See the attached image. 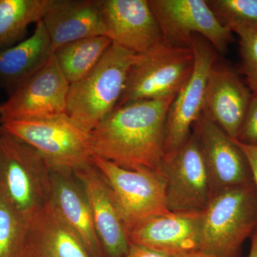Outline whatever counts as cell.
I'll return each instance as SVG.
<instances>
[{
	"mask_svg": "<svg viewBox=\"0 0 257 257\" xmlns=\"http://www.w3.org/2000/svg\"><path fill=\"white\" fill-rule=\"evenodd\" d=\"M176 95L115 108L90 133L93 155L126 170L163 172L166 118Z\"/></svg>",
	"mask_w": 257,
	"mask_h": 257,
	"instance_id": "cell-1",
	"label": "cell"
},
{
	"mask_svg": "<svg viewBox=\"0 0 257 257\" xmlns=\"http://www.w3.org/2000/svg\"><path fill=\"white\" fill-rule=\"evenodd\" d=\"M138 54L111 43L95 67L69 85L66 114L88 133L117 106Z\"/></svg>",
	"mask_w": 257,
	"mask_h": 257,
	"instance_id": "cell-2",
	"label": "cell"
},
{
	"mask_svg": "<svg viewBox=\"0 0 257 257\" xmlns=\"http://www.w3.org/2000/svg\"><path fill=\"white\" fill-rule=\"evenodd\" d=\"M52 167L33 147L0 130V189L27 224L51 200Z\"/></svg>",
	"mask_w": 257,
	"mask_h": 257,
	"instance_id": "cell-3",
	"label": "cell"
},
{
	"mask_svg": "<svg viewBox=\"0 0 257 257\" xmlns=\"http://www.w3.org/2000/svg\"><path fill=\"white\" fill-rule=\"evenodd\" d=\"M256 229L254 184L226 189L202 212L199 249L215 257H241L243 242Z\"/></svg>",
	"mask_w": 257,
	"mask_h": 257,
	"instance_id": "cell-4",
	"label": "cell"
},
{
	"mask_svg": "<svg viewBox=\"0 0 257 257\" xmlns=\"http://www.w3.org/2000/svg\"><path fill=\"white\" fill-rule=\"evenodd\" d=\"M194 67L192 47L176 46L163 40L139 55L116 107L131 101L176 95L190 77Z\"/></svg>",
	"mask_w": 257,
	"mask_h": 257,
	"instance_id": "cell-5",
	"label": "cell"
},
{
	"mask_svg": "<svg viewBox=\"0 0 257 257\" xmlns=\"http://www.w3.org/2000/svg\"><path fill=\"white\" fill-rule=\"evenodd\" d=\"M2 128L33 147L53 169L74 170L91 163L90 133L67 114L42 119L1 121Z\"/></svg>",
	"mask_w": 257,
	"mask_h": 257,
	"instance_id": "cell-6",
	"label": "cell"
},
{
	"mask_svg": "<svg viewBox=\"0 0 257 257\" xmlns=\"http://www.w3.org/2000/svg\"><path fill=\"white\" fill-rule=\"evenodd\" d=\"M91 162L111 186L128 234L147 218L170 212L163 172L126 170L94 155Z\"/></svg>",
	"mask_w": 257,
	"mask_h": 257,
	"instance_id": "cell-7",
	"label": "cell"
},
{
	"mask_svg": "<svg viewBox=\"0 0 257 257\" xmlns=\"http://www.w3.org/2000/svg\"><path fill=\"white\" fill-rule=\"evenodd\" d=\"M194 67L187 82L179 91L166 118L164 155L170 158L191 135V130L202 114L208 77L218 60V52L207 40L198 35L191 42Z\"/></svg>",
	"mask_w": 257,
	"mask_h": 257,
	"instance_id": "cell-8",
	"label": "cell"
},
{
	"mask_svg": "<svg viewBox=\"0 0 257 257\" xmlns=\"http://www.w3.org/2000/svg\"><path fill=\"white\" fill-rule=\"evenodd\" d=\"M164 40L179 47H191L192 37L207 40L223 55L233 41L232 32L216 18L204 0H149Z\"/></svg>",
	"mask_w": 257,
	"mask_h": 257,
	"instance_id": "cell-9",
	"label": "cell"
},
{
	"mask_svg": "<svg viewBox=\"0 0 257 257\" xmlns=\"http://www.w3.org/2000/svg\"><path fill=\"white\" fill-rule=\"evenodd\" d=\"M167 208L171 212L202 213L213 197L207 166L194 133L164 161Z\"/></svg>",
	"mask_w": 257,
	"mask_h": 257,
	"instance_id": "cell-10",
	"label": "cell"
},
{
	"mask_svg": "<svg viewBox=\"0 0 257 257\" xmlns=\"http://www.w3.org/2000/svg\"><path fill=\"white\" fill-rule=\"evenodd\" d=\"M70 84L52 55L43 67L20 84L0 103V120L42 119L65 114Z\"/></svg>",
	"mask_w": 257,
	"mask_h": 257,
	"instance_id": "cell-11",
	"label": "cell"
},
{
	"mask_svg": "<svg viewBox=\"0 0 257 257\" xmlns=\"http://www.w3.org/2000/svg\"><path fill=\"white\" fill-rule=\"evenodd\" d=\"M213 197L226 189L253 183L247 160L236 140L202 114L194 124Z\"/></svg>",
	"mask_w": 257,
	"mask_h": 257,
	"instance_id": "cell-12",
	"label": "cell"
},
{
	"mask_svg": "<svg viewBox=\"0 0 257 257\" xmlns=\"http://www.w3.org/2000/svg\"><path fill=\"white\" fill-rule=\"evenodd\" d=\"M73 172L87 197L104 256H126L128 231L109 182L92 162Z\"/></svg>",
	"mask_w": 257,
	"mask_h": 257,
	"instance_id": "cell-13",
	"label": "cell"
},
{
	"mask_svg": "<svg viewBox=\"0 0 257 257\" xmlns=\"http://www.w3.org/2000/svg\"><path fill=\"white\" fill-rule=\"evenodd\" d=\"M106 36L113 43L138 55L164 40L147 0H99Z\"/></svg>",
	"mask_w": 257,
	"mask_h": 257,
	"instance_id": "cell-14",
	"label": "cell"
},
{
	"mask_svg": "<svg viewBox=\"0 0 257 257\" xmlns=\"http://www.w3.org/2000/svg\"><path fill=\"white\" fill-rule=\"evenodd\" d=\"M251 96L234 69L217 60L208 77L202 114L237 140Z\"/></svg>",
	"mask_w": 257,
	"mask_h": 257,
	"instance_id": "cell-15",
	"label": "cell"
},
{
	"mask_svg": "<svg viewBox=\"0 0 257 257\" xmlns=\"http://www.w3.org/2000/svg\"><path fill=\"white\" fill-rule=\"evenodd\" d=\"M202 214L170 211L151 216L130 230L128 241L170 257L199 249Z\"/></svg>",
	"mask_w": 257,
	"mask_h": 257,
	"instance_id": "cell-16",
	"label": "cell"
},
{
	"mask_svg": "<svg viewBox=\"0 0 257 257\" xmlns=\"http://www.w3.org/2000/svg\"><path fill=\"white\" fill-rule=\"evenodd\" d=\"M42 21L54 51L76 40L106 36L99 0H49Z\"/></svg>",
	"mask_w": 257,
	"mask_h": 257,
	"instance_id": "cell-17",
	"label": "cell"
},
{
	"mask_svg": "<svg viewBox=\"0 0 257 257\" xmlns=\"http://www.w3.org/2000/svg\"><path fill=\"white\" fill-rule=\"evenodd\" d=\"M51 202L64 221L82 241L91 257H105L85 193L73 170L52 171Z\"/></svg>",
	"mask_w": 257,
	"mask_h": 257,
	"instance_id": "cell-18",
	"label": "cell"
},
{
	"mask_svg": "<svg viewBox=\"0 0 257 257\" xmlns=\"http://www.w3.org/2000/svg\"><path fill=\"white\" fill-rule=\"evenodd\" d=\"M25 245L37 257H91L51 201L29 221Z\"/></svg>",
	"mask_w": 257,
	"mask_h": 257,
	"instance_id": "cell-19",
	"label": "cell"
},
{
	"mask_svg": "<svg viewBox=\"0 0 257 257\" xmlns=\"http://www.w3.org/2000/svg\"><path fill=\"white\" fill-rule=\"evenodd\" d=\"M53 53L50 36L41 20L36 24L31 37L0 51V87L10 94L43 67Z\"/></svg>",
	"mask_w": 257,
	"mask_h": 257,
	"instance_id": "cell-20",
	"label": "cell"
},
{
	"mask_svg": "<svg viewBox=\"0 0 257 257\" xmlns=\"http://www.w3.org/2000/svg\"><path fill=\"white\" fill-rule=\"evenodd\" d=\"M112 41L107 36L87 37L54 51V57L69 84L80 80L101 60Z\"/></svg>",
	"mask_w": 257,
	"mask_h": 257,
	"instance_id": "cell-21",
	"label": "cell"
},
{
	"mask_svg": "<svg viewBox=\"0 0 257 257\" xmlns=\"http://www.w3.org/2000/svg\"><path fill=\"white\" fill-rule=\"evenodd\" d=\"M49 0H0V51L23 42L30 25L41 21Z\"/></svg>",
	"mask_w": 257,
	"mask_h": 257,
	"instance_id": "cell-22",
	"label": "cell"
},
{
	"mask_svg": "<svg viewBox=\"0 0 257 257\" xmlns=\"http://www.w3.org/2000/svg\"><path fill=\"white\" fill-rule=\"evenodd\" d=\"M28 224L0 189V257H18L25 246Z\"/></svg>",
	"mask_w": 257,
	"mask_h": 257,
	"instance_id": "cell-23",
	"label": "cell"
},
{
	"mask_svg": "<svg viewBox=\"0 0 257 257\" xmlns=\"http://www.w3.org/2000/svg\"><path fill=\"white\" fill-rule=\"evenodd\" d=\"M207 3L221 25L231 32L257 29V0H208Z\"/></svg>",
	"mask_w": 257,
	"mask_h": 257,
	"instance_id": "cell-24",
	"label": "cell"
},
{
	"mask_svg": "<svg viewBox=\"0 0 257 257\" xmlns=\"http://www.w3.org/2000/svg\"><path fill=\"white\" fill-rule=\"evenodd\" d=\"M239 37L241 71L248 87L257 94V29L238 32Z\"/></svg>",
	"mask_w": 257,
	"mask_h": 257,
	"instance_id": "cell-25",
	"label": "cell"
},
{
	"mask_svg": "<svg viewBox=\"0 0 257 257\" xmlns=\"http://www.w3.org/2000/svg\"><path fill=\"white\" fill-rule=\"evenodd\" d=\"M236 140L244 145L257 146V94H252Z\"/></svg>",
	"mask_w": 257,
	"mask_h": 257,
	"instance_id": "cell-26",
	"label": "cell"
},
{
	"mask_svg": "<svg viewBox=\"0 0 257 257\" xmlns=\"http://www.w3.org/2000/svg\"><path fill=\"white\" fill-rule=\"evenodd\" d=\"M236 141L247 160L248 166L251 170L253 184H254L257 192V146L244 145V144L239 143L236 140Z\"/></svg>",
	"mask_w": 257,
	"mask_h": 257,
	"instance_id": "cell-27",
	"label": "cell"
},
{
	"mask_svg": "<svg viewBox=\"0 0 257 257\" xmlns=\"http://www.w3.org/2000/svg\"><path fill=\"white\" fill-rule=\"evenodd\" d=\"M125 257H170L163 253L157 252L143 247V246H138V245L130 244V249L128 253Z\"/></svg>",
	"mask_w": 257,
	"mask_h": 257,
	"instance_id": "cell-28",
	"label": "cell"
},
{
	"mask_svg": "<svg viewBox=\"0 0 257 257\" xmlns=\"http://www.w3.org/2000/svg\"><path fill=\"white\" fill-rule=\"evenodd\" d=\"M172 257H215L213 255L209 254L202 251V250L196 249L193 250V251H189V252H186L182 253V254L177 255V256Z\"/></svg>",
	"mask_w": 257,
	"mask_h": 257,
	"instance_id": "cell-29",
	"label": "cell"
},
{
	"mask_svg": "<svg viewBox=\"0 0 257 257\" xmlns=\"http://www.w3.org/2000/svg\"><path fill=\"white\" fill-rule=\"evenodd\" d=\"M248 257H257V229L251 236V248Z\"/></svg>",
	"mask_w": 257,
	"mask_h": 257,
	"instance_id": "cell-30",
	"label": "cell"
},
{
	"mask_svg": "<svg viewBox=\"0 0 257 257\" xmlns=\"http://www.w3.org/2000/svg\"><path fill=\"white\" fill-rule=\"evenodd\" d=\"M18 257H37L35 256L34 253H32L31 251H30V249L28 247H27L26 245L24 246L23 250H22L21 252L20 253L19 256Z\"/></svg>",
	"mask_w": 257,
	"mask_h": 257,
	"instance_id": "cell-31",
	"label": "cell"
},
{
	"mask_svg": "<svg viewBox=\"0 0 257 257\" xmlns=\"http://www.w3.org/2000/svg\"><path fill=\"white\" fill-rule=\"evenodd\" d=\"M0 130H1V120H0Z\"/></svg>",
	"mask_w": 257,
	"mask_h": 257,
	"instance_id": "cell-32",
	"label": "cell"
}]
</instances>
